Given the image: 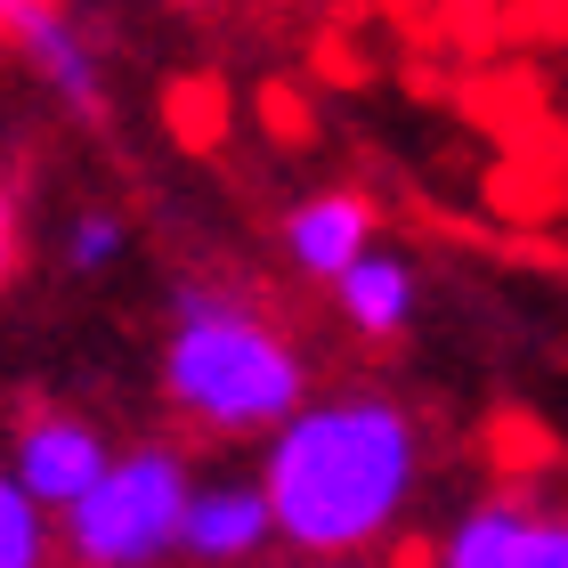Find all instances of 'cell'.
Masks as SVG:
<instances>
[{
	"label": "cell",
	"mask_w": 568,
	"mask_h": 568,
	"mask_svg": "<svg viewBox=\"0 0 568 568\" xmlns=\"http://www.w3.org/2000/svg\"><path fill=\"white\" fill-rule=\"evenodd\" d=\"M423 479V430L398 398L349 390L317 398L268 438L261 496L276 511V536L308 560H357L398 528Z\"/></svg>",
	"instance_id": "obj_1"
},
{
	"label": "cell",
	"mask_w": 568,
	"mask_h": 568,
	"mask_svg": "<svg viewBox=\"0 0 568 568\" xmlns=\"http://www.w3.org/2000/svg\"><path fill=\"white\" fill-rule=\"evenodd\" d=\"M163 390L195 430L212 438H252L284 430L308 406V366L293 333L261 317L227 284H179L171 293V342H163Z\"/></svg>",
	"instance_id": "obj_2"
},
{
	"label": "cell",
	"mask_w": 568,
	"mask_h": 568,
	"mask_svg": "<svg viewBox=\"0 0 568 568\" xmlns=\"http://www.w3.org/2000/svg\"><path fill=\"white\" fill-rule=\"evenodd\" d=\"M195 479L171 447H122L114 471L65 511V552L82 568H163L187 545Z\"/></svg>",
	"instance_id": "obj_3"
},
{
	"label": "cell",
	"mask_w": 568,
	"mask_h": 568,
	"mask_svg": "<svg viewBox=\"0 0 568 568\" xmlns=\"http://www.w3.org/2000/svg\"><path fill=\"white\" fill-rule=\"evenodd\" d=\"M0 33L17 41V58L33 65L82 122H106V73H98V49H90V33L58 9V0H0Z\"/></svg>",
	"instance_id": "obj_4"
},
{
	"label": "cell",
	"mask_w": 568,
	"mask_h": 568,
	"mask_svg": "<svg viewBox=\"0 0 568 568\" xmlns=\"http://www.w3.org/2000/svg\"><path fill=\"white\" fill-rule=\"evenodd\" d=\"M106 471H114V447H106V430L82 423V415H58V406H49V415H33L17 430V487L41 511H73Z\"/></svg>",
	"instance_id": "obj_5"
},
{
	"label": "cell",
	"mask_w": 568,
	"mask_h": 568,
	"mask_svg": "<svg viewBox=\"0 0 568 568\" xmlns=\"http://www.w3.org/2000/svg\"><path fill=\"white\" fill-rule=\"evenodd\" d=\"M284 252H293L301 276L342 284V276L374 252V203L349 195V187H325V195L293 203V212H284Z\"/></svg>",
	"instance_id": "obj_6"
},
{
	"label": "cell",
	"mask_w": 568,
	"mask_h": 568,
	"mask_svg": "<svg viewBox=\"0 0 568 568\" xmlns=\"http://www.w3.org/2000/svg\"><path fill=\"white\" fill-rule=\"evenodd\" d=\"M268 536H276V511L268 496L252 479H212V487H195V511H187V560L203 568H244V560H261L268 552Z\"/></svg>",
	"instance_id": "obj_7"
},
{
	"label": "cell",
	"mask_w": 568,
	"mask_h": 568,
	"mask_svg": "<svg viewBox=\"0 0 568 568\" xmlns=\"http://www.w3.org/2000/svg\"><path fill=\"white\" fill-rule=\"evenodd\" d=\"M528 520H536L528 496H487L438 536L430 568H528Z\"/></svg>",
	"instance_id": "obj_8"
},
{
	"label": "cell",
	"mask_w": 568,
	"mask_h": 568,
	"mask_svg": "<svg viewBox=\"0 0 568 568\" xmlns=\"http://www.w3.org/2000/svg\"><path fill=\"white\" fill-rule=\"evenodd\" d=\"M333 301H342V317L366 333V342H398V333L415 325V268H406L398 252H366V261L333 284Z\"/></svg>",
	"instance_id": "obj_9"
},
{
	"label": "cell",
	"mask_w": 568,
	"mask_h": 568,
	"mask_svg": "<svg viewBox=\"0 0 568 568\" xmlns=\"http://www.w3.org/2000/svg\"><path fill=\"white\" fill-rule=\"evenodd\" d=\"M41 560H49L41 504L17 487V471H0V568H41Z\"/></svg>",
	"instance_id": "obj_10"
},
{
	"label": "cell",
	"mask_w": 568,
	"mask_h": 568,
	"mask_svg": "<svg viewBox=\"0 0 568 568\" xmlns=\"http://www.w3.org/2000/svg\"><path fill=\"white\" fill-rule=\"evenodd\" d=\"M114 252H122V212H82V220L65 227V261L82 268V276H98Z\"/></svg>",
	"instance_id": "obj_11"
},
{
	"label": "cell",
	"mask_w": 568,
	"mask_h": 568,
	"mask_svg": "<svg viewBox=\"0 0 568 568\" xmlns=\"http://www.w3.org/2000/svg\"><path fill=\"white\" fill-rule=\"evenodd\" d=\"M528 568H568V511L536 504V520H528Z\"/></svg>",
	"instance_id": "obj_12"
},
{
	"label": "cell",
	"mask_w": 568,
	"mask_h": 568,
	"mask_svg": "<svg viewBox=\"0 0 568 568\" xmlns=\"http://www.w3.org/2000/svg\"><path fill=\"white\" fill-rule=\"evenodd\" d=\"M17 268V212H9V195H0V284H9Z\"/></svg>",
	"instance_id": "obj_13"
},
{
	"label": "cell",
	"mask_w": 568,
	"mask_h": 568,
	"mask_svg": "<svg viewBox=\"0 0 568 568\" xmlns=\"http://www.w3.org/2000/svg\"><path fill=\"white\" fill-rule=\"evenodd\" d=\"M308 568H374V560H308Z\"/></svg>",
	"instance_id": "obj_14"
},
{
	"label": "cell",
	"mask_w": 568,
	"mask_h": 568,
	"mask_svg": "<svg viewBox=\"0 0 568 568\" xmlns=\"http://www.w3.org/2000/svg\"><path fill=\"white\" fill-rule=\"evenodd\" d=\"M171 9H195V0H171Z\"/></svg>",
	"instance_id": "obj_15"
}]
</instances>
